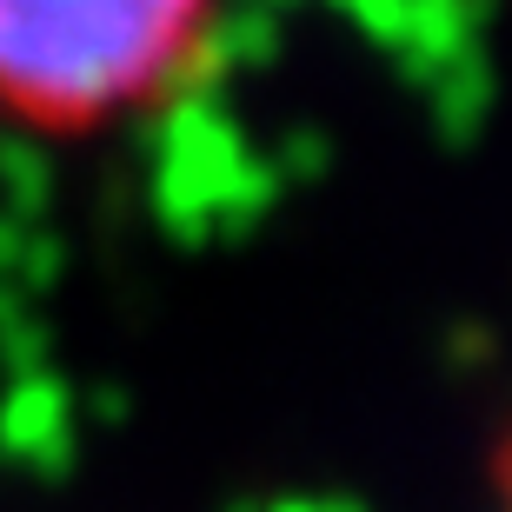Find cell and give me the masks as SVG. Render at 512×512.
Wrapping results in <instances>:
<instances>
[{"instance_id": "cell-1", "label": "cell", "mask_w": 512, "mask_h": 512, "mask_svg": "<svg viewBox=\"0 0 512 512\" xmlns=\"http://www.w3.org/2000/svg\"><path fill=\"white\" fill-rule=\"evenodd\" d=\"M207 0H0V100L94 120L167 74Z\"/></svg>"}, {"instance_id": "cell-2", "label": "cell", "mask_w": 512, "mask_h": 512, "mask_svg": "<svg viewBox=\"0 0 512 512\" xmlns=\"http://www.w3.org/2000/svg\"><path fill=\"white\" fill-rule=\"evenodd\" d=\"M499 512H512V439H506V453H499Z\"/></svg>"}]
</instances>
